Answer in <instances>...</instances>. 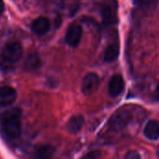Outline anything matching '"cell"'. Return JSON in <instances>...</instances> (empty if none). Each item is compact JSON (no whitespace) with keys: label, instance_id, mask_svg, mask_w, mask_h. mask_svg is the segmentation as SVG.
Masks as SVG:
<instances>
[{"label":"cell","instance_id":"cell-1","mask_svg":"<svg viewBox=\"0 0 159 159\" xmlns=\"http://www.w3.org/2000/svg\"><path fill=\"white\" fill-rule=\"evenodd\" d=\"M21 109L11 108L0 113V130L4 137L15 141L21 134Z\"/></svg>","mask_w":159,"mask_h":159},{"label":"cell","instance_id":"cell-2","mask_svg":"<svg viewBox=\"0 0 159 159\" xmlns=\"http://www.w3.org/2000/svg\"><path fill=\"white\" fill-rule=\"evenodd\" d=\"M23 49L19 42L13 41L6 44L0 51V67L9 69L22 57Z\"/></svg>","mask_w":159,"mask_h":159},{"label":"cell","instance_id":"cell-3","mask_svg":"<svg viewBox=\"0 0 159 159\" xmlns=\"http://www.w3.org/2000/svg\"><path fill=\"white\" fill-rule=\"evenodd\" d=\"M132 119V115L128 109H121L115 113L109 120L108 127L111 130L118 131L125 129Z\"/></svg>","mask_w":159,"mask_h":159},{"label":"cell","instance_id":"cell-4","mask_svg":"<svg viewBox=\"0 0 159 159\" xmlns=\"http://www.w3.org/2000/svg\"><path fill=\"white\" fill-rule=\"evenodd\" d=\"M101 16L105 26L114 24L117 18V4L116 0H109L101 7Z\"/></svg>","mask_w":159,"mask_h":159},{"label":"cell","instance_id":"cell-5","mask_svg":"<svg viewBox=\"0 0 159 159\" xmlns=\"http://www.w3.org/2000/svg\"><path fill=\"white\" fill-rule=\"evenodd\" d=\"M100 85V76L96 73H89L87 74L82 81L81 89L83 94L90 95L94 93Z\"/></svg>","mask_w":159,"mask_h":159},{"label":"cell","instance_id":"cell-6","mask_svg":"<svg viewBox=\"0 0 159 159\" xmlns=\"http://www.w3.org/2000/svg\"><path fill=\"white\" fill-rule=\"evenodd\" d=\"M82 34H83V29H82L81 25H79V24L70 25L69 28L67 29V32L65 34L66 43L73 48H76L81 41Z\"/></svg>","mask_w":159,"mask_h":159},{"label":"cell","instance_id":"cell-7","mask_svg":"<svg viewBox=\"0 0 159 159\" xmlns=\"http://www.w3.org/2000/svg\"><path fill=\"white\" fill-rule=\"evenodd\" d=\"M17 98L15 89L9 86L0 87V108H5L12 105Z\"/></svg>","mask_w":159,"mask_h":159},{"label":"cell","instance_id":"cell-8","mask_svg":"<svg viewBox=\"0 0 159 159\" xmlns=\"http://www.w3.org/2000/svg\"><path fill=\"white\" fill-rule=\"evenodd\" d=\"M124 89H125V81L123 76L119 74L114 75L111 77L108 85L109 95L113 98L118 97L124 91Z\"/></svg>","mask_w":159,"mask_h":159},{"label":"cell","instance_id":"cell-9","mask_svg":"<svg viewBox=\"0 0 159 159\" xmlns=\"http://www.w3.org/2000/svg\"><path fill=\"white\" fill-rule=\"evenodd\" d=\"M50 29V21L46 17H38L31 23V30L36 35H44Z\"/></svg>","mask_w":159,"mask_h":159},{"label":"cell","instance_id":"cell-10","mask_svg":"<svg viewBox=\"0 0 159 159\" xmlns=\"http://www.w3.org/2000/svg\"><path fill=\"white\" fill-rule=\"evenodd\" d=\"M41 64H42V61H41V58L39 54L35 51H33V52H30L25 58L22 68L24 71L32 72V71H35L39 69Z\"/></svg>","mask_w":159,"mask_h":159},{"label":"cell","instance_id":"cell-11","mask_svg":"<svg viewBox=\"0 0 159 159\" xmlns=\"http://www.w3.org/2000/svg\"><path fill=\"white\" fill-rule=\"evenodd\" d=\"M84 124H85V118L83 116L80 115L74 116L66 123V129L71 134H76L82 129Z\"/></svg>","mask_w":159,"mask_h":159},{"label":"cell","instance_id":"cell-12","mask_svg":"<svg viewBox=\"0 0 159 159\" xmlns=\"http://www.w3.org/2000/svg\"><path fill=\"white\" fill-rule=\"evenodd\" d=\"M143 133L148 140L157 141L159 137V125L157 120H149L144 127Z\"/></svg>","mask_w":159,"mask_h":159},{"label":"cell","instance_id":"cell-13","mask_svg":"<svg viewBox=\"0 0 159 159\" xmlns=\"http://www.w3.org/2000/svg\"><path fill=\"white\" fill-rule=\"evenodd\" d=\"M119 55V46L117 44L109 45L104 51L103 59L105 62H112L118 58Z\"/></svg>","mask_w":159,"mask_h":159},{"label":"cell","instance_id":"cell-14","mask_svg":"<svg viewBox=\"0 0 159 159\" xmlns=\"http://www.w3.org/2000/svg\"><path fill=\"white\" fill-rule=\"evenodd\" d=\"M55 148L51 145H43L38 147L34 152V157L36 158H49L55 154Z\"/></svg>","mask_w":159,"mask_h":159},{"label":"cell","instance_id":"cell-15","mask_svg":"<svg viewBox=\"0 0 159 159\" xmlns=\"http://www.w3.org/2000/svg\"><path fill=\"white\" fill-rule=\"evenodd\" d=\"M157 1V0H133V3L135 6L138 7H147V6H151Z\"/></svg>","mask_w":159,"mask_h":159},{"label":"cell","instance_id":"cell-16","mask_svg":"<svg viewBox=\"0 0 159 159\" xmlns=\"http://www.w3.org/2000/svg\"><path fill=\"white\" fill-rule=\"evenodd\" d=\"M102 154L100 151H91L89 153H88L87 155L83 156V158H99L101 157Z\"/></svg>","mask_w":159,"mask_h":159},{"label":"cell","instance_id":"cell-17","mask_svg":"<svg viewBox=\"0 0 159 159\" xmlns=\"http://www.w3.org/2000/svg\"><path fill=\"white\" fill-rule=\"evenodd\" d=\"M125 158L140 159L141 158V156H140V154H139L137 151H129V152L125 156Z\"/></svg>","mask_w":159,"mask_h":159}]
</instances>
